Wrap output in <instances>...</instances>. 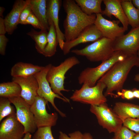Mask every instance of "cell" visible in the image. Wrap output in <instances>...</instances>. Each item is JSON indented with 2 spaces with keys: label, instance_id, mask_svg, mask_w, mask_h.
Listing matches in <instances>:
<instances>
[{
  "label": "cell",
  "instance_id": "cell-1",
  "mask_svg": "<svg viewBox=\"0 0 139 139\" xmlns=\"http://www.w3.org/2000/svg\"><path fill=\"white\" fill-rule=\"evenodd\" d=\"M63 6L66 16L63 22L65 42L76 38L88 27L94 24L96 14L84 13L75 0H64Z\"/></svg>",
  "mask_w": 139,
  "mask_h": 139
},
{
  "label": "cell",
  "instance_id": "cell-2",
  "mask_svg": "<svg viewBox=\"0 0 139 139\" xmlns=\"http://www.w3.org/2000/svg\"><path fill=\"white\" fill-rule=\"evenodd\" d=\"M139 66L137 55L127 56L123 60L116 63L99 80L106 85L104 95L117 96L113 92L123 89L129 73L134 66Z\"/></svg>",
  "mask_w": 139,
  "mask_h": 139
},
{
  "label": "cell",
  "instance_id": "cell-3",
  "mask_svg": "<svg viewBox=\"0 0 139 139\" xmlns=\"http://www.w3.org/2000/svg\"><path fill=\"white\" fill-rule=\"evenodd\" d=\"M113 41L102 37L82 49H73L71 51L76 55L85 57L90 61L102 62L114 54Z\"/></svg>",
  "mask_w": 139,
  "mask_h": 139
},
{
  "label": "cell",
  "instance_id": "cell-4",
  "mask_svg": "<svg viewBox=\"0 0 139 139\" xmlns=\"http://www.w3.org/2000/svg\"><path fill=\"white\" fill-rule=\"evenodd\" d=\"M127 56L121 52L115 51L108 59L94 67H87L80 73L78 77L80 84H86L90 87L95 85L97 82L116 63L124 60Z\"/></svg>",
  "mask_w": 139,
  "mask_h": 139
},
{
  "label": "cell",
  "instance_id": "cell-5",
  "mask_svg": "<svg viewBox=\"0 0 139 139\" xmlns=\"http://www.w3.org/2000/svg\"><path fill=\"white\" fill-rule=\"evenodd\" d=\"M80 61L75 56L69 57L57 66L52 65L48 71L46 79L53 91L67 100H70L61 93L62 91L68 92L69 90L65 89L64 81L66 72L74 66L79 64Z\"/></svg>",
  "mask_w": 139,
  "mask_h": 139
},
{
  "label": "cell",
  "instance_id": "cell-6",
  "mask_svg": "<svg viewBox=\"0 0 139 139\" xmlns=\"http://www.w3.org/2000/svg\"><path fill=\"white\" fill-rule=\"evenodd\" d=\"M106 88V85L99 81L92 87L83 84L80 89L75 90L70 99L74 101L99 105L106 103L107 101L106 97L103 94V91Z\"/></svg>",
  "mask_w": 139,
  "mask_h": 139
},
{
  "label": "cell",
  "instance_id": "cell-7",
  "mask_svg": "<svg viewBox=\"0 0 139 139\" xmlns=\"http://www.w3.org/2000/svg\"><path fill=\"white\" fill-rule=\"evenodd\" d=\"M90 111L96 116L99 124L110 133H114L122 126L123 121L106 103L91 105Z\"/></svg>",
  "mask_w": 139,
  "mask_h": 139
},
{
  "label": "cell",
  "instance_id": "cell-8",
  "mask_svg": "<svg viewBox=\"0 0 139 139\" xmlns=\"http://www.w3.org/2000/svg\"><path fill=\"white\" fill-rule=\"evenodd\" d=\"M52 65L49 64L44 66L40 71L34 75L38 85L37 93L38 96L44 98L47 102L51 103L60 115L64 117L66 116L65 115L60 111L56 106L54 102L55 99L56 98H58L66 102H70V100L55 93L52 91L46 79L47 73Z\"/></svg>",
  "mask_w": 139,
  "mask_h": 139
},
{
  "label": "cell",
  "instance_id": "cell-9",
  "mask_svg": "<svg viewBox=\"0 0 139 139\" xmlns=\"http://www.w3.org/2000/svg\"><path fill=\"white\" fill-rule=\"evenodd\" d=\"M8 99L15 108L17 118L23 126L25 134L34 133L37 127L31 109V106L20 97Z\"/></svg>",
  "mask_w": 139,
  "mask_h": 139
},
{
  "label": "cell",
  "instance_id": "cell-10",
  "mask_svg": "<svg viewBox=\"0 0 139 139\" xmlns=\"http://www.w3.org/2000/svg\"><path fill=\"white\" fill-rule=\"evenodd\" d=\"M114 51L121 52L127 56L137 55L139 48V26L116 38L113 44Z\"/></svg>",
  "mask_w": 139,
  "mask_h": 139
},
{
  "label": "cell",
  "instance_id": "cell-11",
  "mask_svg": "<svg viewBox=\"0 0 139 139\" xmlns=\"http://www.w3.org/2000/svg\"><path fill=\"white\" fill-rule=\"evenodd\" d=\"M48 102L44 98L37 95L31 109L34 117L37 128L46 126H55L58 116L56 112L49 114L47 111L46 106Z\"/></svg>",
  "mask_w": 139,
  "mask_h": 139
},
{
  "label": "cell",
  "instance_id": "cell-12",
  "mask_svg": "<svg viewBox=\"0 0 139 139\" xmlns=\"http://www.w3.org/2000/svg\"><path fill=\"white\" fill-rule=\"evenodd\" d=\"M25 134L24 127L16 113L7 117L1 124L0 139H22Z\"/></svg>",
  "mask_w": 139,
  "mask_h": 139
},
{
  "label": "cell",
  "instance_id": "cell-13",
  "mask_svg": "<svg viewBox=\"0 0 139 139\" xmlns=\"http://www.w3.org/2000/svg\"><path fill=\"white\" fill-rule=\"evenodd\" d=\"M94 24L102 33L103 37L114 40L124 34L126 31L123 27L118 25L119 21L108 20L101 13L96 14Z\"/></svg>",
  "mask_w": 139,
  "mask_h": 139
},
{
  "label": "cell",
  "instance_id": "cell-14",
  "mask_svg": "<svg viewBox=\"0 0 139 139\" xmlns=\"http://www.w3.org/2000/svg\"><path fill=\"white\" fill-rule=\"evenodd\" d=\"M102 37V33L95 25H91L84 29L75 39L65 42L62 50L65 55L70 53L72 48L81 44L94 42Z\"/></svg>",
  "mask_w": 139,
  "mask_h": 139
},
{
  "label": "cell",
  "instance_id": "cell-15",
  "mask_svg": "<svg viewBox=\"0 0 139 139\" xmlns=\"http://www.w3.org/2000/svg\"><path fill=\"white\" fill-rule=\"evenodd\" d=\"M12 80L20 86V97L31 106L38 95L37 92L38 85L36 78L34 75L27 77H13Z\"/></svg>",
  "mask_w": 139,
  "mask_h": 139
},
{
  "label": "cell",
  "instance_id": "cell-16",
  "mask_svg": "<svg viewBox=\"0 0 139 139\" xmlns=\"http://www.w3.org/2000/svg\"><path fill=\"white\" fill-rule=\"evenodd\" d=\"M60 0L47 1V10L48 20H51L55 28L58 44L62 50L65 42L64 33L61 30L59 25V13L61 4Z\"/></svg>",
  "mask_w": 139,
  "mask_h": 139
},
{
  "label": "cell",
  "instance_id": "cell-17",
  "mask_svg": "<svg viewBox=\"0 0 139 139\" xmlns=\"http://www.w3.org/2000/svg\"><path fill=\"white\" fill-rule=\"evenodd\" d=\"M29 2V0H18L15 2L12 10L4 19L8 34H12L17 28L21 14Z\"/></svg>",
  "mask_w": 139,
  "mask_h": 139
},
{
  "label": "cell",
  "instance_id": "cell-18",
  "mask_svg": "<svg viewBox=\"0 0 139 139\" xmlns=\"http://www.w3.org/2000/svg\"><path fill=\"white\" fill-rule=\"evenodd\" d=\"M105 5V10L102 14L110 18L114 15L122 23L126 31L128 30L129 24L121 5V0H103Z\"/></svg>",
  "mask_w": 139,
  "mask_h": 139
},
{
  "label": "cell",
  "instance_id": "cell-19",
  "mask_svg": "<svg viewBox=\"0 0 139 139\" xmlns=\"http://www.w3.org/2000/svg\"><path fill=\"white\" fill-rule=\"evenodd\" d=\"M46 0H29V4L32 13L38 19L45 30L48 31L49 24Z\"/></svg>",
  "mask_w": 139,
  "mask_h": 139
},
{
  "label": "cell",
  "instance_id": "cell-20",
  "mask_svg": "<svg viewBox=\"0 0 139 139\" xmlns=\"http://www.w3.org/2000/svg\"><path fill=\"white\" fill-rule=\"evenodd\" d=\"M114 111L123 121L128 118H139V105L121 102L115 103Z\"/></svg>",
  "mask_w": 139,
  "mask_h": 139
},
{
  "label": "cell",
  "instance_id": "cell-21",
  "mask_svg": "<svg viewBox=\"0 0 139 139\" xmlns=\"http://www.w3.org/2000/svg\"><path fill=\"white\" fill-rule=\"evenodd\" d=\"M44 67L31 63L19 62L12 67L11 75L13 77H28L34 75L40 71Z\"/></svg>",
  "mask_w": 139,
  "mask_h": 139
},
{
  "label": "cell",
  "instance_id": "cell-22",
  "mask_svg": "<svg viewBox=\"0 0 139 139\" xmlns=\"http://www.w3.org/2000/svg\"><path fill=\"white\" fill-rule=\"evenodd\" d=\"M121 5L129 24L134 28L139 26V11L132 0H121Z\"/></svg>",
  "mask_w": 139,
  "mask_h": 139
},
{
  "label": "cell",
  "instance_id": "cell-23",
  "mask_svg": "<svg viewBox=\"0 0 139 139\" xmlns=\"http://www.w3.org/2000/svg\"><path fill=\"white\" fill-rule=\"evenodd\" d=\"M49 28L47 36V43L43 55L45 57H51L54 55L56 51L58 43L55 28L53 21L48 20Z\"/></svg>",
  "mask_w": 139,
  "mask_h": 139
},
{
  "label": "cell",
  "instance_id": "cell-24",
  "mask_svg": "<svg viewBox=\"0 0 139 139\" xmlns=\"http://www.w3.org/2000/svg\"><path fill=\"white\" fill-rule=\"evenodd\" d=\"M82 11L88 15L102 13L101 4L102 0H75Z\"/></svg>",
  "mask_w": 139,
  "mask_h": 139
},
{
  "label": "cell",
  "instance_id": "cell-25",
  "mask_svg": "<svg viewBox=\"0 0 139 139\" xmlns=\"http://www.w3.org/2000/svg\"><path fill=\"white\" fill-rule=\"evenodd\" d=\"M48 32L45 30L37 31L33 29L27 34L34 41L35 48L37 51L43 55L45 48L47 43V36Z\"/></svg>",
  "mask_w": 139,
  "mask_h": 139
},
{
  "label": "cell",
  "instance_id": "cell-26",
  "mask_svg": "<svg viewBox=\"0 0 139 139\" xmlns=\"http://www.w3.org/2000/svg\"><path fill=\"white\" fill-rule=\"evenodd\" d=\"M21 92L20 86L14 81L0 84V97L10 98L20 97Z\"/></svg>",
  "mask_w": 139,
  "mask_h": 139
},
{
  "label": "cell",
  "instance_id": "cell-27",
  "mask_svg": "<svg viewBox=\"0 0 139 139\" xmlns=\"http://www.w3.org/2000/svg\"><path fill=\"white\" fill-rule=\"evenodd\" d=\"M11 103L8 98L0 97V122L5 117L16 113L15 109Z\"/></svg>",
  "mask_w": 139,
  "mask_h": 139
},
{
  "label": "cell",
  "instance_id": "cell-28",
  "mask_svg": "<svg viewBox=\"0 0 139 139\" xmlns=\"http://www.w3.org/2000/svg\"><path fill=\"white\" fill-rule=\"evenodd\" d=\"M51 127L46 126L37 128L32 139H55L52 134Z\"/></svg>",
  "mask_w": 139,
  "mask_h": 139
},
{
  "label": "cell",
  "instance_id": "cell-29",
  "mask_svg": "<svg viewBox=\"0 0 139 139\" xmlns=\"http://www.w3.org/2000/svg\"><path fill=\"white\" fill-rule=\"evenodd\" d=\"M114 134L115 139H133L136 134L124 126H122Z\"/></svg>",
  "mask_w": 139,
  "mask_h": 139
},
{
  "label": "cell",
  "instance_id": "cell-30",
  "mask_svg": "<svg viewBox=\"0 0 139 139\" xmlns=\"http://www.w3.org/2000/svg\"><path fill=\"white\" fill-rule=\"evenodd\" d=\"M123 124L136 133H139V118H127L123 121Z\"/></svg>",
  "mask_w": 139,
  "mask_h": 139
},
{
  "label": "cell",
  "instance_id": "cell-31",
  "mask_svg": "<svg viewBox=\"0 0 139 139\" xmlns=\"http://www.w3.org/2000/svg\"><path fill=\"white\" fill-rule=\"evenodd\" d=\"M31 24L36 29L45 30L39 20L32 13L29 15L23 24Z\"/></svg>",
  "mask_w": 139,
  "mask_h": 139
},
{
  "label": "cell",
  "instance_id": "cell-32",
  "mask_svg": "<svg viewBox=\"0 0 139 139\" xmlns=\"http://www.w3.org/2000/svg\"><path fill=\"white\" fill-rule=\"evenodd\" d=\"M59 139H82L83 134L79 131L68 134V136L62 132H59Z\"/></svg>",
  "mask_w": 139,
  "mask_h": 139
},
{
  "label": "cell",
  "instance_id": "cell-33",
  "mask_svg": "<svg viewBox=\"0 0 139 139\" xmlns=\"http://www.w3.org/2000/svg\"><path fill=\"white\" fill-rule=\"evenodd\" d=\"M32 13L31 9L29 3L23 9L21 13L18 24H23L28 16Z\"/></svg>",
  "mask_w": 139,
  "mask_h": 139
},
{
  "label": "cell",
  "instance_id": "cell-34",
  "mask_svg": "<svg viewBox=\"0 0 139 139\" xmlns=\"http://www.w3.org/2000/svg\"><path fill=\"white\" fill-rule=\"evenodd\" d=\"M117 92L118 95L123 99L129 100L135 98L132 90L122 89Z\"/></svg>",
  "mask_w": 139,
  "mask_h": 139
},
{
  "label": "cell",
  "instance_id": "cell-35",
  "mask_svg": "<svg viewBox=\"0 0 139 139\" xmlns=\"http://www.w3.org/2000/svg\"><path fill=\"white\" fill-rule=\"evenodd\" d=\"M8 40L5 35H0V54L2 55L5 54L6 45Z\"/></svg>",
  "mask_w": 139,
  "mask_h": 139
},
{
  "label": "cell",
  "instance_id": "cell-36",
  "mask_svg": "<svg viewBox=\"0 0 139 139\" xmlns=\"http://www.w3.org/2000/svg\"><path fill=\"white\" fill-rule=\"evenodd\" d=\"M7 32L5 25L4 19L0 17V35H5Z\"/></svg>",
  "mask_w": 139,
  "mask_h": 139
},
{
  "label": "cell",
  "instance_id": "cell-37",
  "mask_svg": "<svg viewBox=\"0 0 139 139\" xmlns=\"http://www.w3.org/2000/svg\"><path fill=\"white\" fill-rule=\"evenodd\" d=\"M82 139H93L92 136L89 133H85L83 134ZM111 139H115L114 138Z\"/></svg>",
  "mask_w": 139,
  "mask_h": 139
},
{
  "label": "cell",
  "instance_id": "cell-38",
  "mask_svg": "<svg viewBox=\"0 0 139 139\" xmlns=\"http://www.w3.org/2000/svg\"><path fill=\"white\" fill-rule=\"evenodd\" d=\"M132 90L133 91L134 95L135 98L139 99V89L134 88Z\"/></svg>",
  "mask_w": 139,
  "mask_h": 139
},
{
  "label": "cell",
  "instance_id": "cell-39",
  "mask_svg": "<svg viewBox=\"0 0 139 139\" xmlns=\"http://www.w3.org/2000/svg\"><path fill=\"white\" fill-rule=\"evenodd\" d=\"M134 5L136 7L139 11V0H132Z\"/></svg>",
  "mask_w": 139,
  "mask_h": 139
},
{
  "label": "cell",
  "instance_id": "cell-40",
  "mask_svg": "<svg viewBox=\"0 0 139 139\" xmlns=\"http://www.w3.org/2000/svg\"><path fill=\"white\" fill-rule=\"evenodd\" d=\"M32 135L30 133H28L25 134L22 139H31Z\"/></svg>",
  "mask_w": 139,
  "mask_h": 139
},
{
  "label": "cell",
  "instance_id": "cell-41",
  "mask_svg": "<svg viewBox=\"0 0 139 139\" xmlns=\"http://www.w3.org/2000/svg\"><path fill=\"white\" fill-rule=\"evenodd\" d=\"M5 10V8L3 7H0V17L3 18V13Z\"/></svg>",
  "mask_w": 139,
  "mask_h": 139
},
{
  "label": "cell",
  "instance_id": "cell-42",
  "mask_svg": "<svg viewBox=\"0 0 139 139\" xmlns=\"http://www.w3.org/2000/svg\"><path fill=\"white\" fill-rule=\"evenodd\" d=\"M134 80L136 82H139V74H137L135 75Z\"/></svg>",
  "mask_w": 139,
  "mask_h": 139
},
{
  "label": "cell",
  "instance_id": "cell-43",
  "mask_svg": "<svg viewBox=\"0 0 139 139\" xmlns=\"http://www.w3.org/2000/svg\"><path fill=\"white\" fill-rule=\"evenodd\" d=\"M133 139H139V133L136 134L134 136Z\"/></svg>",
  "mask_w": 139,
  "mask_h": 139
},
{
  "label": "cell",
  "instance_id": "cell-44",
  "mask_svg": "<svg viewBox=\"0 0 139 139\" xmlns=\"http://www.w3.org/2000/svg\"><path fill=\"white\" fill-rule=\"evenodd\" d=\"M137 56L138 61H139V48L137 51Z\"/></svg>",
  "mask_w": 139,
  "mask_h": 139
}]
</instances>
